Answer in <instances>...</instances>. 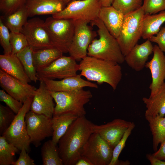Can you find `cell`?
Listing matches in <instances>:
<instances>
[{"mask_svg":"<svg viewBox=\"0 0 165 165\" xmlns=\"http://www.w3.org/2000/svg\"><path fill=\"white\" fill-rule=\"evenodd\" d=\"M93 123L85 116L78 117L60 139L58 148L63 165H75L82 149L93 133Z\"/></svg>","mask_w":165,"mask_h":165,"instance_id":"cell-1","label":"cell"},{"mask_svg":"<svg viewBox=\"0 0 165 165\" xmlns=\"http://www.w3.org/2000/svg\"><path fill=\"white\" fill-rule=\"evenodd\" d=\"M79 64L82 76L99 84L106 83L114 90L122 79L121 67L114 62L87 56L81 60Z\"/></svg>","mask_w":165,"mask_h":165,"instance_id":"cell-2","label":"cell"},{"mask_svg":"<svg viewBox=\"0 0 165 165\" xmlns=\"http://www.w3.org/2000/svg\"><path fill=\"white\" fill-rule=\"evenodd\" d=\"M98 28V38H95L89 46L87 55L118 64L125 61L117 39L113 36L98 18L91 22Z\"/></svg>","mask_w":165,"mask_h":165,"instance_id":"cell-3","label":"cell"},{"mask_svg":"<svg viewBox=\"0 0 165 165\" xmlns=\"http://www.w3.org/2000/svg\"><path fill=\"white\" fill-rule=\"evenodd\" d=\"M56 103L53 115L70 113L78 117L85 116L84 108L92 97L91 92L83 88L69 91L50 92Z\"/></svg>","mask_w":165,"mask_h":165,"instance_id":"cell-4","label":"cell"},{"mask_svg":"<svg viewBox=\"0 0 165 165\" xmlns=\"http://www.w3.org/2000/svg\"><path fill=\"white\" fill-rule=\"evenodd\" d=\"M144 13L142 6L124 16L120 34L117 40L124 56L141 37L142 21Z\"/></svg>","mask_w":165,"mask_h":165,"instance_id":"cell-5","label":"cell"},{"mask_svg":"<svg viewBox=\"0 0 165 165\" xmlns=\"http://www.w3.org/2000/svg\"><path fill=\"white\" fill-rule=\"evenodd\" d=\"M44 21L54 47L63 53H68L74 35L75 20L52 16L47 18Z\"/></svg>","mask_w":165,"mask_h":165,"instance_id":"cell-6","label":"cell"},{"mask_svg":"<svg viewBox=\"0 0 165 165\" xmlns=\"http://www.w3.org/2000/svg\"><path fill=\"white\" fill-rule=\"evenodd\" d=\"M33 97H30L23 103L9 127L2 135L20 151L24 148L28 152L30 151L31 142L27 130L25 116L30 110Z\"/></svg>","mask_w":165,"mask_h":165,"instance_id":"cell-7","label":"cell"},{"mask_svg":"<svg viewBox=\"0 0 165 165\" xmlns=\"http://www.w3.org/2000/svg\"><path fill=\"white\" fill-rule=\"evenodd\" d=\"M102 7L99 0H77L67 5L61 12L52 15L57 19L82 20L89 23L98 18Z\"/></svg>","mask_w":165,"mask_h":165,"instance_id":"cell-8","label":"cell"},{"mask_svg":"<svg viewBox=\"0 0 165 165\" xmlns=\"http://www.w3.org/2000/svg\"><path fill=\"white\" fill-rule=\"evenodd\" d=\"M89 23L82 20H75L74 35L68 53L76 61L87 56L89 46L97 36Z\"/></svg>","mask_w":165,"mask_h":165,"instance_id":"cell-9","label":"cell"},{"mask_svg":"<svg viewBox=\"0 0 165 165\" xmlns=\"http://www.w3.org/2000/svg\"><path fill=\"white\" fill-rule=\"evenodd\" d=\"M113 148L97 134L93 133L83 147L81 156L93 165H109Z\"/></svg>","mask_w":165,"mask_h":165,"instance_id":"cell-10","label":"cell"},{"mask_svg":"<svg viewBox=\"0 0 165 165\" xmlns=\"http://www.w3.org/2000/svg\"><path fill=\"white\" fill-rule=\"evenodd\" d=\"M51 119L31 110L26 113L25 122L27 133L31 143L35 147H38L46 138L52 136Z\"/></svg>","mask_w":165,"mask_h":165,"instance_id":"cell-11","label":"cell"},{"mask_svg":"<svg viewBox=\"0 0 165 165\" xmlns=\"http://www.w3.org/2000/svg\"><path fill=\"white\" fill-rule=\"evenodd\" d=\"M33 50L53 47L45 25V21L38 17L28 20L21 31Z\"/></svg>","mask_w":165,"mask_h":165,"instance_id":"cell-12","label":"cell"},{"mask_svg":"<svg viewBox=\"0 0 165 165\" xmlns=\"http://www.w3.org/2000/svg\"><path fill=\"white\" fill-rule=\"evenodd\" d=\"M70 56L63 55L37 72L38 80L42 79H63L76 75L79 64Z\"/></svg>","mask_w":165,"mask_h":165,"instance_id":"cell-13","label":"cell"},{"mask_svg":"<svg viewBox=\"0 0 165 165\" xmlns=\"http://www.w3.org/2000/svg\"><path fill=\"white\" fill-rule=\"evenodd\" d=\"M0 85L7 93L24 103L34 96L36 88L28 83H24L0 69Z\"/></svg>","mask_w":165,"mask_h":165,"instance_id":"cell-14","label":"cell"},{"mask_svg":"<svg viewBox=\"0 0 165 165\" xmlns=\"http://www.w3.org/2000/svg\"><path fill=\"white\" fill-rule=\"evenodd\" d=\"M132 123L116 119L104 124L97 125L93 123V132L98 134L114 148Z\"/></svg>","mask_w":165,"mask_h":165,"instance_id":"cell-15","label":"cell"},{"mask_svg":"<svg viewBox=\"0 0 165 165\" xmlns=\"http://www.w3.org/2000/svg\"><path fill=\"white\" fill-rule=\"evenodd\" d=\"M152 58L146 62L145 67L151 73L152 82L149 86L150 97L154 96L165 82V55L157 45L153 46Z\"/></svg>","mask_w":165,"mask_h":165,"instance_id":"cell-16","label":"cell"},{"mask_svg":"<svg viewBox=\"0 0 165 165\" xmlns=\"http://www.w3.org/2000/svg\"><path fill=\"white\" fill-rule=\"evenodd\" d=\"M39 81V86L33 96L30 110L51 119L54 111V100L44 82Z\"/></svg>","mask_w":165,"mask_h":165,"instance_id":"cell-17","label":"cell"},{"mask_svg":"<svg viewBox=\"0 0 165 165\" xmlns=\"http://www.w3.org/2000/svg\"><path fill=\"white\" fill-rule=\"evenodd\" d=\"M81 76L80 74H77L60 80L42 79L39 81H43L50 92L69 91L86 87L98 88L97 84L84 79Z\"/></svg>","mask_w":165,"mask_h":165,"instance_id":"cell-18","label":"cell"},{"mask_svg":"<svg viewBox=\"0 0 165 165\" xmlns=\"http://www.w3.org/2000/svg\"><path fill=\"white\" fill-rule=\"evenodd\" d=\"M153 49V46L148 39L141 44H137L125 56V61L133 70L140 71L145 67Z\"/></svg>","mask_w":165,"mask_h":165,"instance_id":"cell-19","label":"cell"},{"mask_svg":"<svg viewBox=\"0 0 165 165\" xmlns=\"http://www.w3.org/2000/svg\"><path fill=\"white\" fill-rule=\"evenodd\" d=\"M25 5L29 17L53 15L62 11L67 5L63 0H27Z\"/></svg>","mask_w":165,"mask_h":165,"instance_id":"cell-20","label":"cell"},{"mask_svg":"<svg viewBox=\"0 0 165 165\" xmlns=\"http://www.w3.org/2000/svg\"><path fill=\"white\" fill-rule=\"evenodd\" d=\"M98 18L103 22L109 33L117 39L120 32L124 15L111 6L101 7Z\"/></svg>","mask_w":165,"mask_h":165,"instance_id":"cell-21","label":"cell"},{"mask_svg":"<svg viewBox=\"0 0 165 165\" xmlns=\"http://www.w3.org/2000/svg\"><path fill=\"white\" fill-rule=\"evenodd\" d=\"M0 68L7 74L24 83H28L31 81L15 55H0Z\"/></svg>","mask_w":165,"mask_h":165,"instance_id":"cell-22","label":"cell"},{"mask_svg":"<svg viewBox=\"0 0 165 165\" xmlns=\"http://www.w3.org/2000/svg\"><path fill=\"white\" fill-rule=\"evenodd\" d=\"M146 109L145 116L158 115L164 117L165 115V82L154 96L142 99Z\"/></svg>","mask_w":165,"mask_h":165,"instance_id":"cell-23","label":"cell"},{"mask_svg":"<svg viewBox=\"0 0 165 165\" xmlns=\"http://www.w3.org/2000/svg\"><path fill=\"white\" fill-rule=\"evenodd\" d=\"M78 117L70 113L53 116L51 122L53 133L51 140L54 143L57 145L58 143L71 125Z\"/></svg>","mask_w":165,"mask_h":165,"instance_id":"cell-24","label":"cell"},{"mask_svg":"<svg viewBox=\"0 0 165 165\" xmlns=\"http://www.w3.org/2000/svg\"><path fill=\"white\" fill-rule=\"evenodd\" d=\"M165 22V10L159 13L144 15L142 21L141 37L149 39L160 31L162 24Z\"/></svg>","mask_w":165,"mask_h":165,"instance_id":"cell-25","label":"cell"},{"mask_svg":"<svg viewBox=\"0 0 165 165\" xmlns=\"http://www.w3.org/2000/svg\"><path fill=\"white\" fill-rule=\"evenodd\" d=\"M63 53L54 47L33 50L34 64L37 71L50 64Z\"/></svg>","mask_w":165,"mask_h":165,"instance_id":"cell-26","label":"cell"},{"mask_svg":"<svg viewBox=\"0 0 165 165\" xmlns=\"http://www.w3.org/2000/svg\"><path fill=\"white\" fill-rule=\"evenodd\" d=\"M28 17V10L24 5L12 13L0 18L11 32L18 33L21 32Z\"/></svg>","mask_w":165,"mask_h":165,"instance_id":"cell-27","label":"cell"},{"mask_svg":"<svg viewBox=\"0 0 165 165\" xmlns=\"http://www.w3.org/2000/svg\"><path fill=\"white\" fill-rule=\"evenodd\" d=\"M145 118L152 135L153 148L156 152L159 145L165 139V117L157 115L145 116Z\"/></svg>","mask_w":165,"mask_h":165,"instance_id":"cell-28","label":"cell"},{"mask_svg":"<svg viewBox=\"0 0 165 165\" xmlns=\"http://www.w3.org/2000/svg\"><path fill=\"white\" fill-rule=\"evenodd\" d=\"M41 155L43 165H63L57 145L52 140L45 142L41 148Z\"/></svg>","mask_w":165,"mask_h":165,"instance_id":"cell-29","label":"cell"},{"mask_svg":"<svg viewBox=\"0 0 165 165\" xmlns=\"http://www.w3.org/2000/svg\"><path fill=\"white\" fill-rule=\"evenodd\" d=\"M33 53V50L28 46L15 55L20 60L31 81L36 82L38 79L34 64Z\"/></svg>","mask_w":165,"mask_h":165,"instance_id":"cell-30","label":"cell"},{"mask_svg":"<svg viewBox=\"0 0 165 165\" xmlns=\"http://www.w3.org/2000/svg\"><path fill=\"white\" fill-rule=\"evenodd\" d=\"M16 146L9 142L3 136L0 137V165H12L16 154L19 151Z\"/></svg>","mask_w":165,"mask_h":165,"instance_id":"cell-31","label":"cell"},{"mask_svg":"<svg viewBox=\"0 0 165 165\" xmlns=\"http://www.w3.org/2000/svg\"><path fill=\"white\" fill-rule=\"evenodd\" d=\"M142 0H113L112 6L124 16L141 7Z\"/></svg>","mask_w":165,"mask_h":165,"instance_id":"cell-32","label":"cell"},{"mask_svg":"<svg viewBox=\"0 0 165 165\" xmlns=\"http://www.w3.org/2000/svg\"><path fill=\"white\" fill-rule=\"evenodd\" d=\"M16 114L8 107L0 104V134L2 135L9 127Z\"/></svg>","mask_w":165,"mask_h":165,"instance_id":"cell-33","label":"cell"},{"mask_svg":"<svg viewBox=\"0 0 165 165\" xmlns=\"http://www.w3.org/2000/svg\"><path fill=\"white\" fill-rule=\"evenodd\" d=\"M135 127L134 123L132 122L130 126L125 131L122 138L114 148L112 158L109 165H119L120 160H119L118 158L119 155L125 147L126 142Z\"/></svg>","mask_w":165,"mask_h":165,"instance_id":"cell-34","label":"cell"},{"mask_svg":"<svg viewBox=\"0 0 165 165\" xmlns=\"http://www.w3.org/2000/svg\"><path fill=\"white\" fill-rule=\"evenodd\" d=\"M10 42L12 55H16L28 46L24 35L21 32H10Z\"/></svg>","mask_w":165,"mask_h":165,"instance_id":"cell-35","label":"cell"},{"mask_svg":"<svg viewBox=\"0 0 165 165\" xmlns=\"http://www.w3.org/2000/svg\"><path fill=\"white\" fill-rule=\"evenodd\" d=\"M142 6L145 15L156 14L165 10V0H144Z\"/></svg>","mask_w":165,"mask_h":165,"instance_id":"cell-36","label":"cell"},{"mask_svg":"<svg viewBox=\"0 0 165 165\" xmlns=\"http://www.w3.org/2000/svg\"><path fill=\"white\" fill-rule=\"evenodd\" d=\"M2 19L0 18V43L3 50L4 54H12V47L10 42V33Z\"/></svg>","mask_w":165,"mask_h":165,"instance_id":"cell-37","label":"cell"},{"mask_svg":"<svg viewBox=\"0 0 165 165\" xmlns=\"http://www.w3.org/2000/svg\"><path fill=\"white\" fill-rule=\"evenodd\" d=\"M27 0H0V9L7 16L16 11L25 5Z\"/></svg>","mask_w":165,"mask_h":165,"instance_id":"cell-38","label":"cell"},{"mask_svg":"<svg viewBox=\"0 0 165 165\" xmlns=\"http://www.w3.org/2000/svg\"><path fill=\"white\" fill-rule=\"evenodd\" d=\"M0 101L4 102L16 114L19 112L23 103L17 100L3 90H0Z\"/></svg>","mask_w":165,"mask_h":165,"instance_id":"cell-39","label":"cell"},{"mask_svg":"<svg viewBox=\"0 0 165 165\" xmlns=\"http://www.w3.org/2000/svg\"><path fill=\"white\" fill-rule=\"evenodd\" d=\"M148 39L151 42L156 43L160 50L165 53V27H162L156 35Z\"/></svg>","mask_w":165,"mask_h":165,"instance_id":"cell-40","label":"cell"},{"mask_svg":"<svg viewBox=\"0 0 165 165\" xmlns=\"http://www.w3.org/2000/svg\"><path fill=\"white\" fill-rule=\"evenodd\" d=\"M24 148L20 150L18 159L13 162V165H35L34 161L31 158Z\"/></svg>","mask_w":165,"mask_h":165,"instance_id":"cell-41","label":"cell"},{"mask_svg":"<svg viewBox=\"0 0 165 165\" xmlns=\"http://www.w3.org/2000/svg\"><path fill=\"white\" fill-rule=\"evenodd\" d=\"M160 144L159 148L152 154L158 159L165 161V139Z\"/></svg>","mask_w":165,"mask_h":165,"instance_id":"cell-42","label":"cell"},{"mask_svg":"<svg viewBox=\"0 0 165 165\" xmlns=\"http://www.w3.org/2000/svg\"><path fill=\"white\" fill-rule=\"evenodd\" d=\"M146 157L152 165H165V161L157 159L152 154H147Z\"/></svg>","mask_w":165,"mask_h":165,"instance_id":"cell-43","label":"cell"},{"mask_svg":"<svg viewBox=\"0 0 165 165\" xmlns=\"http://www.w3.org/2000/svg\"><path fill=\"white\" fill-rule=\"evenodd\" d=\"M75 165H93L90 161L86 157L81 156Z\"/></svg>","mask_w":165,"mask_h":165,"instance_id":"cell-44","label":"cell"},{"mask_svg":"<svg viewBox=\"0 0 165 165\" xmlns=\"http://www.w3.org/2000/svg\"><path fill=\"white\" fill-rule=\"evenodd\" d=\"M102 7L112 6L113 0H99Z\"/></svg>","mask_w":165,"mask_h":165,"instance_id":"cell-45","label":"cell"},{"mask_svg":"<svg viewBox=\"0 0 165 165\" xmlns=\"http://www.w3.org/2000/svg\"><path fill=\"white\" fill-rule=\"evenodd\" d=\"M64 3L66 4V5L70 2L74 1L77 0H63Z\"/></svg>","mask_w":165,"mask_h":165,"instance_id":"cell-46","label":"cell"}]
</instances>
